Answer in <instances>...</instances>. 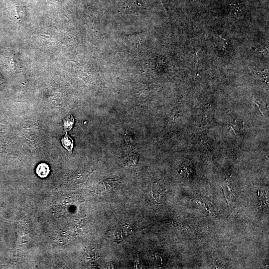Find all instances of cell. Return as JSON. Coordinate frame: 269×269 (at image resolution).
I'll list each match as a JSON object with an SVG mask.
<instances>
[{"label": "cell", "mask_w": 269, "mask_h": 269, "mask_svg": "<svg viewBox=\"0 0 269 269\" xmlns=\"http://www.w3.org/2000/svg\"><path fill=\"white\" fill-rule=\"evenodd\" d=\"M61 142L65 148L71 151L73 147V141L69 135L66 134L61 139Z\"/></svg>", "instance_id": "2"}, {"label": "cell", "mask_w": 269, "mask_h": 269, "mask_svg": "<svg viewBox=\"0 0 269 269\" xmlns=\"http://www.w3.org/2000/svg\"><path fill=\"white\" fill-rule=\"evenodd\" d=\"M229 7L231 14L234 16L238 15L242 11L241 7L238 4L230 3Z\"/></svg>", "instance_id": "4"}, {"label": "cell", "mask_w": 269, "mask_h": 269, "mask_svg": "<svg viewBox=\"0 0 269 269\" xmlns=\"http://www.w3.org/2000/svg\"><path fill=\"white\" fill-rule=\"evenodd\" d=\"M50 172L48 165L42 163L38 165L36 169V174L41 178H45L48 176Z\"/></svg>", "instance_id": "1"}, {"label": "cell", "mask_w": 269, "mask_h": 269, "mask_svg": "<svg viewBox=\"0 0 269 269\" xmlns=\"http://www.w3.org/2000/svg\"><path fill=\"white\" fill-rule=\"evenodd\" d=\"M199 57L197 53H195V56L194 57V63H195V65L196 67H197V65L199 63Z\"/></svg>", "instance_id": "6"}, {"label": "cell", "mask_w": 269, "mask_h": 269, "mask_svg": "<svg viewBox=\"0 0 269 269\" xmlns=\"http://www.w3.org/2000/svg\"><path fill=\"white\" fill-rule=\"evenodd\" d=\"M74 118L71 115L67 116L63 121L62 126L65 131H68L72 129L74 125Z\"/></svg>", "instance_id": "3"}, {"label": "cell", "mask_w": 269, "mask_h": 269, "mask_svg": "<svg viewBox=\"0 0 269 269\" xmlns=\"http://www.w3.org/2000/svg\"><path fill=\"white\" fill-rule=\"evenodd\" d=\"M219 37L223 40V49L225 51L226 49V47L228 44V42L227 41V39L225 37H224L222 35H219Z\"/></svg>", "instance_id": "5"}]
</instances>
